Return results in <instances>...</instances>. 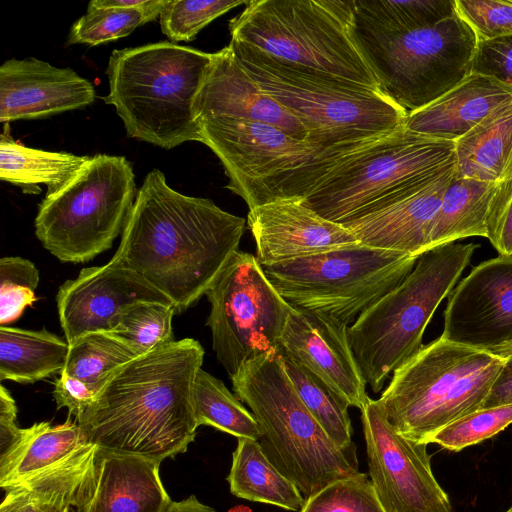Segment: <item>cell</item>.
Wrapping results in <instances>:
<instances>
[{
    "label": "cell",
    "instance_id": "29",
    "mask_svg": "<svg viewBox=\"0 0 512 512\" xmlns=\"http://www.w3.org/2000/svg\"><path fill=\"white\" fill-rule=\"evenodd\" d=\"M498 185L455 173L431 222L427 250L467 237L486 238L488 212Z\"/></svg>",
    "mask_w": 512,
    "mask_h": 512
},
{
    "label": "cell",
    "instance_id": "7",
    "mask_svg": "<svg viewBox=\"0 0 512 512\" xmlns=\"http://www.w3.org/2000/svg\"><path fill=\"white\" fill-rule=\"evenodd\" d=\"M478 245L447 243L422 253L406 278L348 328L361 374L373 392L422 348L427 324L469 264Z\"/></svg>",
    "mask_w": 512,
    "mask_h": 512
},
{
    "label": "cell",
    "instance_id": "47",
    "mask_svg": "<svg viewBox=\"0 0 512 512\" xmlns=\"http://www.w3.org/2000/svg\"><path fill=\"white\" fill-rule=\"evenodd\" d=\"M37 300L34 290L24 286L0 289V324L17 320L24 310Z\"/></svg>",
    "mask_w": 512,
    "mask_h": 512
},
{
    "label": "cell",
    "instance_id": "4",
    "mask_svg": "<svg viewBox=\"0 0 512 512\" xmlns=\"http://www.w3.org/2000/svg\"><path fill=\"white\" fill-rule=\"evenodd\" d=\"M229 45L260 87L303 124L307 141L322 149L353 153L405 127L408 113L378 89L292 67L240 42Z\"/></svg>",
    "mask_w": 512,
    "mask_h": 512
},
{
    "label": "cell",
    "instance_id": "44",
    "mask_svg": "<svg viewBox=\"0 0 512 512\" xmlns=\"http://www.w3.org/2000/svg\"><path fill=\"white\" fill-rule=\"evenodd\" d=\"M53 398L57 409L67 408L69 415L77 420L94 402L97 392L85 382L64 372L56 379Z\"/></svg>",
    "mask_w": 512,
    "mask_h": 512
},
{
    "label": "cell",
    "instance_id": "20",
    "mask_svg": "<svg viewBox=\"0 0 512 512\" xmlns=\"http://www.w3.org/2000/svg\"><path fill=\"white\" fill-rule=\"evenodd\" d=\"M93 84L73 69L30 57L12 58L0 67V121L50 117L91 105Z\"/></svg>",
    "mask_w": 512,
    "mask_h": 512
},
{
    "label": "cell",
    "instance_id": "10",
    "mask_svg": "<svg viewBox=\"0 0 512 512\" xmlns=\"http://www.w3.org/2000/svg\"><path fill=\"white\" fill-rule=\"evenodd\" d=\"M353 35L380 91L408 114L466 79L477 38L457 13L434 26L389 31L353 17Z\"/></svg>",
    "mask_w": 512,
    "mask_h": 512
},
{
    "label": "cell",
    "instance_id": "1",
    "mask_svg": "<svg viewBox=\"0 0 512 512\" xmlns=\"http://www.w3.org/2000/svg\"><path fill=\"white\" fill-rule=\"evenodd\" d=\"M244 231V218L172 189L153 169L137 191L112 259L163 293L180 314L206 294Z\"/></svg>",
    "mask_w": 512,
    "mask_h": 512
},
{
    "label": "cell",
    "instance_id": "50",
    "mask_svg": "<svg viewBox=\"0 0 512 512\" xmlns=\"http://www.w3.org/2000/svg\"><path fill=\"white\" fill-rule=\"evenodd\" d=\"M505 512H512V506L509 509H507Z\"/></svg>",
    "mask_w": 512,
    "mask_h": 512
},
{
    "label": "cell",
    "instance_id": "48",
    "mask_svg": "<svg viewBox=\"0 0 512 512\" xmlns=\"http://www.w3.org/2000/svg\"><path fill=\"white\" fill-rule=\"evenodd\" d=\"M494 354L503 357L504 364L483 408L512 404V344L497 350Z\"/></svg>",
    "mask_w": 512,
    "mask_h": 512
},
{
    "label": "cell",
    "instance_id": "13",
    "mask_svg": "<svg viewBox=\"0 0 512 512\" xmlns=\"http://www.w3.org/2000/svg\"><path fill=\"white\" fill-rule=\"evenodd\" d=\"M455 161V142L401 128L347 155L303 199L343 224L411 182Z\"/></svg>",
    "mask_w": 512,
    "mask_h": 512
},
{
    "label": "cell",
    "instance_id": "38",
    "mask_svg": "<svg viewBox=\"0 0 512 512\" xmlns=\"http://www.w3.org/2000/svg\"><path fill=\"white\" fill-rule=\"evenodd\" d=\"M150 21L144 10L88 5L87 12L73 24L68 43L95 46L114 41Z\"/></svg>",
    "mask_w": 512,
    "mask_h": 512
},
{
    "label": "cell",
    "instance_id": "17",
    "mask_svg": "<svg viewBox=\"0 0 512 512\" xmlns=\"http://www.w3.org/2000/svg\"><path fill=\"white\" fill-rule=\"evenodd\" d=\"M456 173L455 161L392 193L343 223L364 245L420 256L431 222Z\"/></svg>",
    "mask_w": 512,
    "mask_h": 512
},
{
    "label": "cell",
    "instance_id": "45",
    "mask_svg": "<svg viewBox=\"0 0 512 512\" xmlns=\"http://www.w3.org/2000/svg\"><path fill=\"white\" fill-rule=\"evenodd\" d=\"M24 429L17 426V406L10 392L0 386V460L21 442Z\"/></svg>",
    "mask_w": 512,
    "mask_h": 512
},
{
    "label": "cell",
    "instance_id": "41",
    "mask_svg": "<svg viewBox=\"0 0 512 512\" xmlns=\"http://www.w3.org/2000/svg\"><path fill=\"white\" fill-rule=\"evenodd\" d=\"M455 6L477 41L512 35V0H455Z\"/></svg>",
    "mask_w": 512,
    "mask_h": 512
},
{
    "label": "cell",
    "instance_id": "24",
    "mask_svg": "<svg viewBox=\"0 0 512 512\" xmlns=\"http://www.w3.org/2000/svg\"><path fill=\"white\" fill-rule=\"evenodd\" d=\"M511 102V87L471 73L431 104L409 113L405 127L419 135L455 142L492 112Z\"/></svg>",
    "mask_w": 512,
    "mask_h": 512
},
{
    "label": "cell",
    "instance_id": "15",
    "mask_svg": "<svg viewBox=\"0 0 512 512\" xmlns=\"http://www.w3.org/2000/svg\"><path fill=\"white\" fill-rule=\"evenodd\" d=\"M361 422L369 477L386 512H453L433 474L428 444L398 434L378 399L368 397Z\"/></svg>",
    "mask_w": 512,
    "mask_h": 512
},
{
    "label": "cell",
    "instance_id": "35",
    "mask_svg": "<svg viewBox=\"0 0 512 512\" xmlns=\"http://www.w3.org/2000/svg\"><path fill=\"white\" fill-rule=\"evenodd\" d=\"M351 5L355 20L389 31L434 26L456 14L455 0H351Z\"/></svg>",
    "mask_w": 512,
    "mask_h": 512
},
{
    "label": "cell",
    "instance_id": "12",
    "mask_svg": "<svg viewBox=\"0 0 512 512\" xmlns=\"http://www.w3.org/2000/svg\"><path fill=\"white\" fill-rule=\"evenodd\" d=\"M418 257L359 242L261 266L291 306L325 313L349 326L399 285L412 271Z\"/></svg>",
    "mask_w": 512,
    "mask_h": 512
},
{
    "label": "cell",
    "instance_id": "22",
    "mask_svg": "<svg viewBox=\"0 0 512 512\" xmlns=\"http://www.w3.org/2000/svg\"><path fill=\"white\" fill-rule=\"evenodd\" d=\"M195 115H221L264 122L307 141L303 124L267 94L248 73L230 45L212 53V62L195 100Z\"/></svg>",
    "mask_w": 512,
    "mask_h": 512
},
{
    "label": "cell",
    "instance_id": "2",
    "mask_svg": "<svg viewBox=\"0 0 512 512\" xmlns=\"http://www.w3.org/2000/svg\"><path fill=\"white\" fill-rule=\"evenodd\" d=\"M204 349L173 340L117 369L76 421L90 443L162 462L186 452L198 428L192 388Z\"/></svg>",
    "mask_w": 512,
    "mask_h": 512
},
{
    "label": "cell",
    "instance_id": "28",
    "mask_svg": "<svg viewBox=\"0 0 512 512\" xmlns=\"http://www.w3.org/2000/svg\"><path fill=\"white\" fill-rule=\"evenodd\" d=\"M89 158L27 147L11 137L6 123L0 140V179L29 194L41 193L39 186L46 185V195H51L67 185Z\"/></svg>",
    "mask_w": 512,
    "mask_h": 512
},
{
    "label": "cell",
    "instance_id": "5",
    "mask_svg": "<svg viewBox=\"0 0 512 512\" xmlns=\"http://www.w3.org/2000/svg\"><path fill=\"white\" fill-rule=\"evenodd\" d=\"M230 379L257 421L264 454L306 498L360 472L356 449H343L326 434L298 395L279 352L245 362Z\"/></svg>",
    "mask_w": 512,
    "mask_h": 512
},
{
    "label": "cell",
    "instance_id": "43",
    "mask_svg": "<svg viewBox=\"0 0 512 512\" xmlns=\"http://www.w3.org/2000/svg\"><path fill=\"white\" fill-rule=\"evenodd\" d=\"M486 238L499 255L512 256V178L499 183L487 217Z\"/></svg>",
    "mask_w": 512,
    "mask_h": 512
},
{
    "label": "cell",
    "instance_id": "14",
    "mask_svg": "<svg viewBox=\"0 0 512 512\" xmlns=\"http://www.w3.org/2000/svg\"><path fill=\"white\" fill-rule=\"evenodd\" d=\"M205 296L212 347L230 378L245 362L278 352L294 307L268 280L256 256L236 251Z\"/></svg>",
    "mask_w": 512,
    "mask_h": 512
},
{
    "label": "cell",
    "instance_id": "42",
    "mask_svg": "<svg viewBox=\"0 0 512 512\" xmlns=\"http://www.w3.org/2000/svg\"><path fill=\"white\" fill-rule=\"evenodd\" d=\"M471 73L491 77L512 88V35L477 41Z\"/></svg>",
    "mask_w": 512,
    "mask_h": 512
},
{
    "label": "cell",
    "instance_id": "49",
    "mask_svg": "<svg viewBox=\"0 0 512 512\" xmlns=\"http://www.w3.org/2000/svg\"><path fill=\"white\" fill-rule=\"evenodd\" d=\"M169 0H92L88 5L94 7H116L140 9L146 11L152 20L160 17Z\"/></svg>",
    "mask_w": 512,
    "mask_h": 512
},
{
    "label": "cell",
    "instance_id": "39",
    "mask_svg": "<svg viewBox=\"0 0 512 512\" xmlns=\"http://www.w3.org/2000/svg\"><path fill=\"white\" fill-rule=\"evenodd\" d=\"M512 424V404L486 407L465 415L437 431L429 440L458 452L487 440Z\"/></svg>",
    "mask_w": 512,
    "mask_h": 512
},
{
    "label": "cell",
    "instance_id": "18",
    "mask_svg": "<svg viewBox=\"0 0 512 512\" xmlns=\"http://www.w3.org/2000/svg\"><path fill=\"white\" fill-rule=\"evenodd\" d=\"M142 301L173 305L163 293L114 259L102 266L83 268L75 279L65 281L56 295L59 321L68 344L90 332H111L118 315Z\"/></svg>",
    "mask_w": 512,
    "mask_h": 512
},
{
    "label": "cell",
    "instance_id": "16",
    "mask_svg": "<svg viewBox=\"0 0 512 512\" xmlns=\"http://www.w3.org/2000/svg\"><path fill=\"white\" fill-rule=\"evenodd\" d=\"M440 337L492 353L512 344V256L486 260L458 283Z\"/></svg>",
    "mask_w": 512,
    "mask_h": 512
},
{
    "label": "cell",
    "instance_id": "9",
    "mask_svg": "<svg viewBox=\"0 0 512 512\" xmlns=\"http://www.w3.org/2000/svg\"><path fill=\"white\" fill-rule=\"evenodd\" d=\"M201 143L221 161L226 186L255 207L305 199L315 184L351 153L322 149L264 123L221 115L196 117Z\"/></svg>",
    "mask_w": 512,
    "mask_h": 512
},
{
    "label": "cell",
    "instance_id": "19",
    "mask_svg": "<svg viewBox=\"0 0 512 512\" xmlns=\"http://www.w3.org/2000/svg\"><path fill=\"white\" fill-rule=\"evenodd\" d=\"M348 328L325 313L294 308L282 332L278 352L308 369L349 407L361 410L369 396Z\"/></svg>",
    "mask_w": 512,
    "mask_h": 512
},
{
    "label": "cell",
    "instance_id": "8",
    "mask_svg": "<svg viewBox=\"0 0 512 512\" xmlns=\"http://www.w3.org/2000/svg\"><path fill=\"white\" fill-rule=\"evenodd\" d=\"M503 364L500 355L439 337L393 372L378 401L398 434L429 444L444 426L483 408Z\"/></svg>",
    "mask_w": 512,
    "mask_h": 512
},
{
    "label": "cell",
    "instance_id": "11",
    "mask_svg": "<svg viewBox=\"0 0 512 512\" xmlns=\"http://www.w3.org/2000/svg\"><path fill=\"white\" fill-rule=\"evenodd\" d=\"M136 195L130 161L96 154L67 185L45 195L35 218V234L61 262H88L110 249L122 234Z\"/></svg>",
    "mask_w": 512,
    "mask_h": 512
},
{
    "label": "cell",
    "instance_id": "33",
    "mask_svg": "<svg viewBox=\"0 0 512 512\" xmlns=\"http://www.w3.org/2000/svg\"><path fill=\"white\" fill-rule=\"evenodd\" d=\"M138 356L112 332H90L69 344L62 372L85 382L98 395L117 369Z\"/></svg>",
    "mask_w": 512,
    "mask_h": 512
},
{
    "label": "cell",
    "instance_id": "32",
    "mask_svg": "<svg viewBox=\"0 0 512 512\" xmlns=\"http://www.w3.org/2000/svg\"><path fill=\"white\" fill-rule=\"evenodd\" d=\"M192 406L198 427L211 426L237 438H259L253 414L220 379L202 368L194 380Z\"/></svg>",
    "mask_w": 512,
    "mask_h": 512
},
{
    "label": "cell",
    "instance_id": "21",
    "mask_svg": "<svg viewBox=\"0 0 512 512\" xmlns=\"http://www.w3.org/2000/svg\"><path fill=\"white\" fill-rule=\"evenodd\" d=\"M247 224L260 265H270L359 243L343 224L327 220L303 199H283L249 210Z\"/></svg>",
    "mask_w": 512,
    "mask_h": 512
},
{
    "label": "cell",
    "instance_id": "6",
    "mask_svg": "<svg viewBox=\"0 0 512 512\" xmlns=\"http://www.w3.org/2000/svg\"><path fill=\"white\" fill-rule=\"evenodd\" d=\"M229 30L292 67L380 90L353 35L351 0H253Z\"/></svg>",
    "mask_w": 512,
    "mask_h": 512
},
{
    "label": "cell",
    "instance_id": "30",
    "mask_svg": "<svg viewBox=\"0 0 512 512\" xmlns=\"http://www.w3.org/2000/svg\"><path fill=\"white\" fill-rule=\"evenodd\" d=\"M227 481L230 492L241 499L294 512L305 502L298 487L266 457L257 439L237 438Z\"/></svg>",
    "mask_w": 512,
    "mask_h": 512
},
{
    "label": "cell",
    "instance_id": "26",
    "mask_svg": "<svg viewBox=\"0 0 512 512\" xmlns=\"http://www.w3.org/2000/svg\"><path fill=\"white\" fill-rule=\"evenodd\" d=\"M92 443L71 416L58 425L35 423L25 428L19 445L0 460L2 490L49 471L79 454Z\"/></svg>",
    "mask_w": 512,
    "mask_h": 512
},
{
    "label": "cell",
    "instance_id": "40",
    "mask_svg": "<svg viewBox=\"0 0 512 512\" xmlns=\"http://www.w3.org/2000/svg\"><path fill=\"white\" fill-rule=\"evenodd\" d=\"M245 0H169L160 15L162 33L173 42H189L214 19Z\"/></svg>",
    "mask_w": 512,
    "mask_h": 512
},
{
    "label": "cell",
    "instance_id": "31",
    "mask_svg": "<svg viewBox=\"0 0 512 512\" xmlns=\"http://www.w3.org/2000/svg\"><path fill=\"white\" fill-rule=\"evenodd\" d=\"M69 344L47 330L0 326V380L34 383L64 370Z\"/></svg>",
    "mask_w": 512,
    "mask_h": 512
},
{
    "label": "cell",
    "instance_id": "36",
    "mask_svg": "<svg viewBox=\"0 0 512 512\" xmlns=\"http://www.w3.org/2000/svg\"><path fill=\"white\" fill-rule=\"evenodd\" d=\"M173 305L142 301L126 307L117 317L112 333L138 355L173 341Z\"/></svg>",
    "mask_w": 512,
    "mask_h": 512
},
{
    "label": "cell",
    "instance_id": "46",
    "mask_svg": "<svg viewBox=\"0 0 512 512\" xmlns=\"http://www.w3.org/2000/svg\"><path fill=\"white\" fill-rule=\"evenodd\" d=\"M39 283V271L28 259L17 256L0 260V289L24 286L35 291Z\"/></svg>",
    "mask_w": 512,
    "mask_h": 512
},
{
    "label": "cell",
    "instance_id": "23",
    "mask_svg": "<svg viewBox=\"0 0 512 512\" xmlns=\"http://www.w3.org/2000/svg\"><path fill=\"white\" fill-rule=\"evenodd\" d=\"M160 461L97 446L93 491L81 512H167Z\"/></svg>",
    "mask_w": 512,
    "mask_h": 512
},
{
    "label": "cell",
    "instance_id": "37",
    "mask_svg": "<svg viewBox=\"0 0 512 512\" xmlns=\"http://www.w3.org/2000/svg\"><path fill=\"white\" fill-rule=\"evenodd\" d=\"M299 512H386L366 473L332 481L305 499Z\"/></svg>",
    "mask_w": 512,
    "mask_h": 512
},
{
    "label": "cell",
    "instance_id": "25",
    "mask_svg": "<svg viewBox=\"0 0 512 512\" xmlns=\"http://www.w3.org/2000/svg\"><path fill=\"white\" fill-rule=\"evenodd\" d=\"M97 446L4 489L0 512H81L93 491Z\"/></svg>",
    "mask_w": 512,
    "mask_h": 512
},
{
    "label": "cell",
    "instance_id": "34",
    "mask_svg": "<svg viewBox=\"0 0 512 512\" xmlns=\"http://www.w3.org/2000/svg\"><path fill=\"white\" fill-rule=\"evenodd\" d=\"M286 372L306 408L333 442L343 449H356L352 441L349 405L301 364L281 354Z\"/></svg>",
    "mask_w": 512,
    "mask_h": 512
},
{
    "label": "cell",
    "instance_id": "3",
    "mask_svg": "<svg viewBox=\"0 0 512 512\" xmlns=\"http://www.w3.org/2000/svg\"><path fill=\"white\" fill-rule=\"evenodd\" d=\"M211 62L212 53L171 42L113 50L103 100L129 137L164 149L199 142L194 105Z\"/></svg>",
    "mask_w": 512,
    "mask_h": 512
},
{
    "label": "cell",
    "instance_id": "27",
    "mask_svg": "<svg viewBox=\"0 0 512 512\" xmlns=\"http://www.w3.org/2000/svg\"><path fill=\"white\" fill-rule=\"evenodd\" d=\"M456 175L501 183L512 178V102L455 141Z\"/></svg>",
    "mask_w": 512,
    "mask_h": 512
}]
</instances>
